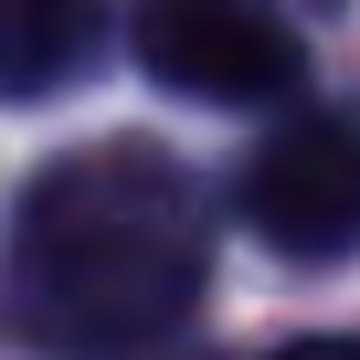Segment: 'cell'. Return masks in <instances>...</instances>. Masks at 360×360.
Masks as SVG:
<instances>
[{"label": "cell", "mask_w": 360, "mask_h": 360, "mask_svg": "<svg viewBox=\"0 0 360 360\" xmlns=\"http://www.w3.org/2000/svg\"><path fill=\"white\" fill-rule=\"evenodd\" d=\"M202 180L148 138H96L22 191L0 255V328L43 360H127L202 307Z\"/></svg>", "instance_id": "1"}, {"label": "cell", "mask_w": 360, "mask_h": 360, "mask_svg": "<svg viewBox=\"0 0 360 360\" xmlns=\"http://www.w3.org/2000/svg\"><path fill=\"white\" fill-rule=\"evenodd\" d=\"M106 0H0V96H53L96 75Z\"/></svg>", "instance_id": "4"}, {"label": "cell", "mask_w": 360, "mask_h": 360, "mask_svg": "<svg viewBox=\"0 0 360 360\" xmlns=\"http://www.w3.org/2000/svg\"><path fill=\"white\" fill-rule=\"evenodd\" d=\"M127 53L148 64V85L202 96V106H276L307 75L297 22H276L265 0H138Z\"/></svg>", "instance_id": "3"}, {"label": "cell", "mask_w": 360, "mask_h": 360, "mask_svg": "<svg viewBox=\"0 0 360 360\" xmlns=\"http://www.w3.org/2000/svg\"><path fill=\"white\" fill-rule=\"evenodd\" d=\"M276 360H360V339H286Z\"/></svg>", "instance_id": "5"}, {"label": "cell", "mask_w": 360, "mask_h": 360, "mask_svg": "<svg viewBox=\"0 0 360 360\" xmlns=\"http://www.w3.org/2000/svg\"><path fill=\"white\" fill-rule=\"evenodd\" d=\"M244 233L286 265H349L360 255V106H297L244 159Z\"/></svg>", "instance_id": "2"}, {"label": "cell", "mask_w": 360, "mask_h": 360, "mask_svg": "<svg viewBox=\"0 0 360 360\" xmlns=\"http://www.w3.org/2000/svg\"><path fill=\"white\" fill-rule=\"evenodd\" d=\"M276 22H328V11H349V0H265Z\"/></svg>", "instance_id": "6"}]
</instances>
